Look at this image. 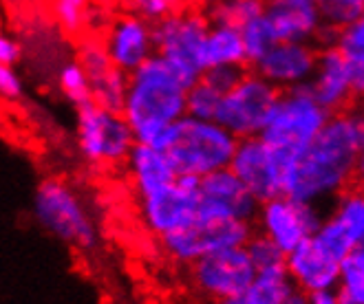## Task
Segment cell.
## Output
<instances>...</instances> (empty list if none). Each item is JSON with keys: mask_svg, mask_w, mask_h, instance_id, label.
I'll list each match as a JSON object with an SVG mask.
<instances>
[{"mask_svg": "<svg viewBox=\"0 0 364 304\" xmlns=\"http://www.w3.org/2000/svg\"><path fill=\"white\" fill-rule=\"evenodd\" d=\"M336 49L351 67L355 80L364 84V20H358L338 31Z\"/></svg>", "mask_w": 364, "mask_h": 304, "instance_id": "obj_27", "label": "cell"}, {"mask_svg": "<svg viewBox=\"0 0 364 304\" xmlns=\"http://www.w3.org/2000/svg\"><path fill=\"white\" fill-rule=\"evenodd\" d=\"M20 60H23V45H20V40L0 29V64L16 67Z\"/></svg>", "mask_w": 364, "mask_h": 304, "instance_id": "obj_39", "label": "cell"}, {"mask_svg": "<svg viewBox=\"0 0 364 304\" xmlns=\"http://www.w3.org/2000/svg\"><path fill=\"white\" fill-rule=\"evenodd\" d=\"M237 141L239 139L217 121L183 115L164 130L155 146L166 152L177 175L201 179L230 165Z\"/></svg>", "mask_w": 364, "mask_h": 304, "instance_id": "obj_3", "label": "cell"}, {"mask_svg": "<svg viewBox=\"0 0 364 304\" xmlns=\"http://www.w3.org/2000/svg\"><path fill=\"white\" fill-rule=\"evenodd\" d=\"M203 67H247L239 27L210 25L203 40Z\"/></svg>", "mask_w": 364, "mask_h": 304, "instance_id": "obj_21", "label": "cell"}, {"mask_svg": "<svg viewBox=\"0 0 364 304\" xmlns=\"http://www.w3.org/2000/svg\"><path fill=\"white\" fill-rule=\"evenodd\" d=\"M259 201L230 170H217L199 181V214L212 219H237L254 223Z\"/></svg>", "mask_w": 364, "mask_h": 304, "instance_id": "obj_15", "label": "cell"}, {"mask_svg": "<svg viewBox=\"0 0 364 304\" xmlns=\"http://www.w3.org/2000/svg\"><path fill=\"white\" fill-rule=\"evenodd\" d=\"M25 95H27L25 77L18 73L16 67L0 64V102L16 104L20 99H25Z\"/></svg>", "mask_w": 364, "mask_h": 304, "instance_id": "obj_37", "label": "cell"}, {"mask_svg": "<svg viewBox=\"0 0 364 304\" xmlns=\"http://www.w3.org/2000/svg\"><path fill=\"white\" fill-rule=\"evenodd\" d=\"M126 82H128V75L113 67L109 73H104L97 80L89 82L91 84V99L97 106L106 108V111L119 113L122 104H124V95H126Z\"/></svg>", "mask_w": 364, "mask_h": 304, "instance_id": "obj_28", "label": "cell"}, {"mask_svg": "<svg viewBox=\"0 0 364 304\" xmlns=\"http://www.w3.org/2000/svg\"><path fill=\"white\" fill-rule=\"evenodd\" d=\"M281 304H309V300H307V293L305 291H301V289H291L285 298H283V302Z\"/></svg>", "mask_w": 364, "mask_h": 304, "instance_id": "obj_42", "label": "cell"}, {"mask_svg": "<svg viewBox=\"0 0 364 304\" xmlns=\"http://www.w3.org/2000/svg\"><path fill=\"white\" fill-rule=\"evenodd\" d=\"M307 300H309V304H338V298H336V291L333 289L307 293Z\"/></svg>", "mask_w": 364, "mask_h": 304, "instance_id": "obj_41", "label": "cell"}, {"mask_svg": "<svg viewBox=\"0 0 364 304\" xmlns=\"http://www.w3.org/2000/svg\"><path fill=\"white\" fill-rule=\"evenodd\" d=\"M199 177L179 175L173 183L139 199V221L148 234L164 238L183 229L199 214Z\"/></svg>", "mask_w": 364, "mask_h": 304, "instance_id": "obj_10", "label": "cell"}, {"mask_svg": "<svg viewBox=\"0 0 364 304\" xmlns=\"http://www.w3.org/2000/svg\"><path fill=\"white\" fill-rule=\"evenodd\" d=\"M53 18L67 36H80L89 23V0H53Z\"/></svg>", "mask_w": 364, "mask_h": 304, "instance_id": "obj_32", "label": "cell"}, {"mask_svg": "<svg viewBox=\"0 0 364 304\" xmlns=\"http://www.w3.org/2000/svg\"><path fill=\"white\" fill-rule=\"evenodd\" d=\"M256 276L243 247L208 254L188 265L190 287L208 302H221L241 293Z\"/></svg>", "mask_w": 364, "mask_h": 304, "instance_id": "obj_12", "label": "cell"}, {"mask_svg": "<svg viewBox=\"0 0 364 304\" xmlns=\"http://www.w3.org/2000/svg\"><path fill=\"white\" fill-rule=\"evenodd\" d=\"M311 97L325 108L329 115L347 111L355 97L364 93V84L355 80L351 67L336 47L318 49L316 67L307 82Z\"/></svg>", "mask_w": 364, "mask_h": 304, "instance_id": "obj_14", "label": "cell"}, {"mask_svg": "<svg viewBox=\"0 0 364 304\" xmlns=\"http://www.w3.org/2000/svg\"><path fill=\"white\" fill-rule=\"evenodd\" d=\"M186 91L159 55H151L128 73L119 113L131 128L135 143L155 146L164 130L186 115Z\"/></svg>", "mask_w": 364, "mask_h": 304, "instance_id": "obj_2", "label": "cell"}, {"mask_svg": "<svg viewBox=\"0 0 364 304\" xmlns=\"http://www.w3.org/2000/svg\"><path fill=\"white\" fill-rule=\"evenodd\" d=\"M208 27L205 13L195 9H181L153 25L155 55L166 62L186 89L197 84L205 71L201 51Z\"/></svg>", "mask_w": 364, "mask_h": 304, "instance_id": "obj_6", "label": "cell"}, {"mask_svg": "<svg viewBox=\"0 0 364 304\" xmlns=\"http://www.w3.org/2000/svg\"><path fill=\"white\" fill-rule=\"evenodd\" d=\"M323 219L325 216L318 205L301 203L289 197H276L259 203L254 216V232L269 238L283 254H289L314 236Z\"/></svg>", "mask_w": 364, "mask_h": 304, "instance_id": "obj_11", "label": "cell"}, {"mask_svg": "<svg viewBox=\"0 0 364 304\" xmlns=\"http://www.w3.org/2000/svg\"><path fill=\"white\" fill-rule=\"evenodd\" d=\"M329 219L336 221L347 234H351L358 243L364 241V197L355 185L340 192L333 199Z\"/></svg>", "mask_w": 364, "mask_h": 304, "instance_id": "obj_24", "label": "cell"}, {"mask_svg": "<svg viewBox=\"0 0 364 304\" xmlns=\"http://www.w3.org/2000/svg\"><path fill=\"white\" fill-rule=\"evenodd\" d=\"M364 157V121L358 108L329 115L316 139L287 163L285 197L320 205L355 185Z\"/></svg>", "mask_w": 364, "mask_h": 304, "instance_id": "obj_1", "label": "cell"}, {"mask_svg": "<svg viewBox=\"0 0 364 304\" xmlns=\"http://www.w3.org/2000/svg\"><path fill=\"white\" fill-rule=\"evenodd\" d=\"M102 45L113 67L128 75L155 55L153 25L135 13H122L106 27Z\"/></svg>", "mask_w": 364, "mask_h": 304, "instance_id": "obj_16", "label": "cell"}, {"mask_svg": "<svg viewBox=\"0 0 364 304\" xmlns=\"http://www.w3.org/2000/svg\"><path fill=\"white\" fill-rule=\"evenodd\" d=\"M175 304H192V302H175Z\"/></svg>", "mask_w": 364, "mask_h": 304, "instance_id": "obj_43", "label": "cell"}, {"mask_svg": "<svg viewBox=\"0 0 364 304\" xmlns=\"http://www.w3.org/2000/svg\"><path fill=\"white\" fill-rule=\"evenodd\" d=\"M137 199L173 183L179 175L166 152L151 143H135L124 161Z\"/></svg>", "mask_w": 364, "mask_h": 304, "instance_id": "obj_20", "label": "cell"}, {"mask_svg": "<svg viewBox=\"0 0 364 304\" xmlns=\"http://www.w3.org/2000/svg\"><path fill=\"white\" fill-rule=\"evenodd\" d=\"M254 234V223L237 219H212L197 214V219L179 232L159 238L161 251L177 265H192L195 260L234 247H245Z\"/></svg>", "mask_w": 364, "mask_h": 304, "instance_id": "obj_8", "label": "cell"}, {"mask_svg": "<svg viewBox=\"0 0 364 304\" xmlns=\"http://www.w3.org/2000/svg\"><path fill=\"white\" fill-rule=\"evenodd\" d=\"M128 7H131V13L155 25L159 20L181 11L183 0H128Z\"/></svg>", "mask_w": 364, "mask_h": 304, "instance_id": "obj_36", "label": "cell"}, {"mask_svg": "<svg viewBox=\"0 0 364 304\" xmlns=\"http://www.w3.org/2000/svg\"><path fill=\"white\" fill-rule=\"evenodd\" d=\"M33 219L60 243L91 254L100 247V227L82 194L64 179L49 177L33 192Z\"/></svg>", "mask_w": 364, "mask_h": 304, "instance_id": "obj_4", "label": "cell"}, {"mask_svg": "<svg viewBox=\"0 0 364 304\" xmlns=\"http://www.w3.org/2000/svg\"><path fill=\"white\" fill-rule=\"evenodd\" d=\"M221 97H223L221 93H217L212 86H208L203 80H199L197 84H192L186 91V115L214 121Z\"/></svg>", "mask_w": 364, "mask_h": 304, "instance_id": "obj_31", "label": "cell"}, {"mask_svg": "<svg viewBox=\"0 0 364 304\" xmlns=\"http://www.w3.org/2000/svg\"><path fill=\"white\" fill-rule=\"evenodd\" d=\"M318 9L323 23L342 29L364 18V0H320Z\"/></svg>", "mask_w": 364, "mask_h": 304, "instance_id": "obj_34", "label": "cell"}, {"mask_svg": "<svg viewBox=\"0 0 364 304\" xmlns=\"http://www.w3.org/2000/svg\"><path fill=\"white\" fill-rule=\"evenodd\" d=\"M276 97L278 89L274 84L256 75L252 69H245L243 77L221 97L214 121L237 139L259 137Z\"/></svg>", "mask_w": 364, "mask_h": 304, "instance_id": "obj_9", "label": "cell"}, {"mask_svg": "<svg viewBox=\"0 0 364 304\" xmlns=\"http://www.w3.org/2000/svg\"><path fill=\"white\" fill-rule=\"evenodd\" d=\"M338 304H364V249H351L338 265Z\"/></svg>", "mask_w": 364, "mask_h": 304, "instance_id": "obj_23", "label": "cell"}, {"mask_svg": "<svg viewBox=\"0 0 364 304\" xmlns=\"http://www.w3.org/2000/svg\"><path fill=\"white\" fill-rule=\"evenodd\" d=\"M75 60H77L80 67L84 69V73H87L89 82L97 80L100 75L109 73L113 69L109 55H106V51H104L102 40H97V38H84L77 45Z\"/></svg>", "mask_w": 364, "mask_h": 304, "instance_id": "obj_33", "label": "cell"}, {"mask_svg": "<svg viewBox=\"0 0 364 304\" xmlns=\"http://www.w3.org/2000/svg\"><path fill=\"white\" fill-rule=\"evenodd\" d=\"M75 146L93 168L124 165L135 137L117 111H106L95 102L75 108Z\"/></svg>", "mask_w": 364, "mask_h": 304, "instance_id": "obj_7", "label": "cell"}, {"mask_svg": "<svg viewBox=\"0 0 364 304\" xmlns=\"http://www.w3.org/2000/svg\"><path fill=\"white\" fill-rule=\"evenodd\" d=\"M311 241L323 249L327 251L329 256H333L338 263L342 258H345L351 249L360 247L362 243H358L355 238L351 234H347L345 229H342L336 221H331L329 216L327 219H323V223H320V227L314 232Z\"/></svg>", "mask_w": 364, "mask_h": 304, "instance_id": "obj_29", "label": "cell"}, {"mask_svg": "<svg viewBox=\"0 0 364 304\" xmlns=\"http://www.w3.org/2000/svg\"><path fill=\"white\" fill-rule=\"evenodd\" d=\"M316 53L318 49L311 42H274L250 69L274 84L278 91H285L309 82L316 67Z\"/></svg>", "mask_w": 364, "mask_h": 304, "instance_id": "obj_17", "label": "cell"}, {"mask_svg": "<svg viewBox=\"0 0 364 304\" xmlns=\"http://www.w3.org/2000/svg\"><path fill=\"white\" fill-rule=\"evenodd\" d=\"M294 289L291 280L285 271V265L256 271L250 285L228 300H221L217 304H281L283 298Z\"/></svg>", "mask_w": 364, "mask_h": 304, "instance_id": "obj_22", "label": "cell"}, {"mask_svg": "<svg viewBox=\"0 0 364 304\" xmlns=\"http://www.w3.org/2000/svg\"><path fill=\"white\" fill-rule=\"evenodd\" d=\"M55 84L62 97L67 99L73 108H80L84 104H91V84L84 69L77 64V60H67L60 64L55 71Z\"/></svg>", "mask_w": 364, "mask_h": 304, "instance_id": "obj_26", "label": "cell"}, {"mask_svg": "<svg viewBox=\"0 0 364 304\" xmlns=\"http://www.w3.org/2000/svg\"><path fill=\"white\" fill-rule=\"evenodd\" d=\"M338 260L320 249L311 238L285 254V271L296 289L305 293L336 289Z\"/></svg>", "mask_w": 364, "mask_h": 304, "instance_id": "obj_18", "label": "cell"}, {"mask_svg": "<svg viewBox=\"0 0 364 304\" xmlns=\"http://www.w3.org/2000/svg\"><path fill=\"white\" fill-rule=\"evenodd\" d=\"M287 163L261 137H245L237 141L230 159V170L250 190L252 197L263 203L267 199L285 197Z\"/></svg>", "mask_w": 364, "mask_h": 304, "instance_id": "obj_13", "label": "cell"}, {"mask_svg": "<svg viewBox=\"0 0 364 304\" xmlns=\"http://www.w3.org/2000/svg\"><path fill=\"white\" fill-rule=\"evenodd\" d=\"M314 3H320V0H314Z\"/></svg>", "mask_w": 364, "mask_h": 304, "instance_id": "obj_44", "label": "cell"}, {"mask_svg": "<svg viewBox=\"0 0 364 304\" xmlns=\"http://www.w3.org/2000/svg\"><path fill=\"white\" fill-rule=\"evenodd\" d=\"M338 27H331V25H327V23H323L318 27V31H316V36H314V40H311V45L316 47V49H327V47H336V40H338Z\"/></svg>", "mask_w": 364, "mask_h": 304, "instance_id": "obj_40", "label": "cell"}, {"mask_svg": "<svg viewBox=\"0 0 364 304\" xmlns=\"http://www.w3.org/2000/svg\"><path fill=\"white\" fill-rule=\"evenodd\" d=\"M263 16L276 42H311L323 25L314 0H265Z\"/></svg>", "mask_w": 364, "mask_h": 304, "instance_id": "obj_19", "label": "cell"}, {"mask_svg": "<svg viewBox=\"0 0 364 304\" xmlns=\"http://www.w3.org/2000/svg\"><path fill=\"white\" fill-rule=\"evenodd\" d=\"M245 69L247 67H210V69L203 71L201 80L208 86H212V89L217 91V93L225 95L232 89V86L243 77Z\"/></svg>", "mask_w": 364, "mask_h": 304, "instance_id": "obj_38", "label": "cell"}, {"mask_svg": "<svg viewBox=\"0 0 364 304\" xmlns=\"http://www.w3.org/2000/svg\"><path fill=\"white\" fill-rule=\"evenodd\" d=\"M263 9L265 0H212L205 18L210 25L241 27L247 20L261 16Z\"/></svg>", "mask_w": 364, "mask_h": 304, "instance_id": "obj_25", "label": "cell"}, {"mask_svg": "<svg viewBox=\"0 0 364 304\" xmlns=\"http://www.w3.org/2000/svg\"><path fill=\"white\" fill-rule=\"evenodd\" d=\"M327 119L329 113L311 97L307 84L294 86L278 91L259 137L285 161H291L316 139Z\"/></svg>", "mask_w": 364, "mask_h": 304, "instance_id": "obj_5", "label": "cell"}, {"mask_svg": "<svg viewBox=\"0 0 364 304\" xmlns=\"http://www.w3.org/2000/svg\"><path fill=\"white\" fill-rule=\"evenodd\" d=\"M239 31H241V40H243V51H245L247 67H252V64L276 42V38H274V33H272L263 13L247 20V23H243L239 27Z\"/></svg>", "mask_w": 364, "mask_h": 304, "instance_id": "obj_30", "label": "cell"}, {"mask_svg": "<svg viewBox=\"0 0 364 304\" xmlns=\"http://www.w3.org/2000/svg\"><path fill=\"white\" fill-rule=\"evenodd\" d=\"M243 249H245L250 263L254 265L256 271H263V269H272V267L285 265V254L278 249L269 241V238H265L263 234H256L254 232Z\"/></svg>", "mask_w": 364, "mask_h": 304, "instance_id": "obj_35", "label": "cell"}]
</instances>
